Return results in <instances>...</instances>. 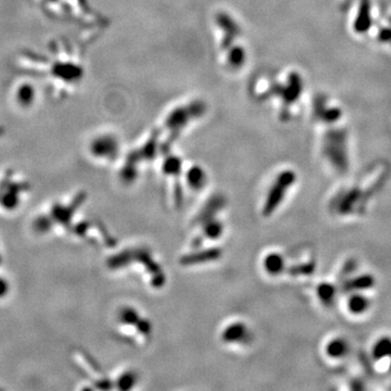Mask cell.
<instances>
[{
  "mask_svg": "<svg viewBox=\"0 0 391 391\" xmlns=\"http://www.w3.org/2000/svg\"><path fill=\"white\" fill-rule=\"evenodd\" d=\"M214 24L220 36V52L226 68L239 72L247 64V49L244 46L242 30L236 18L227 12H218Z\"/></svg>",
  "mask_w": 391,
  "mask_h": 391,
  "instance_id": "6da1fadb",
  "label": "cell"
},
{
  "mask_svg": "<svg viewBox=\"0 0 391 391\" xmlns=\"http://www.w3.org/2000/svg\"><path fill=\"white\" fill-rule=\"evenodd\" d=\"M375 280L373 276L370 275H362L358 278L353 280L350 282V289L351 290H356V292H363V290H368L370 289L374 286Z\"/></svg>",
  "mask_w": 391,
  "mask_h": 391,
  "instance_id": "9a60e30c",
  "label": "cell"
},
{
  "mask_svg": "<svg viewBox=\"0 0 391 391\" xmlns=\"http://www.w3.org/2000/svg\"><path fill=\"white\" fill-rule=\"evenodd\" d=\"M314 121L320 125L335 126L342 122L344 112L342 106L326 94H318L312 106Z\"/></svg>",
  "mask_w": 391,
  "mask_h": 391,
  "instance_id": "5b68a950",
  "label": "cell"
},
{
  "mask_svg": "<svg viewBox=\"0 0 391 391\" xmlns=\"http://www.w3.org/2000/svg\"><path fill=\"white\" fill-rule=\"evenodd\" d=\"M187 182L192 188H201L204 186V182L206 178V174L202 171V168L198 166H192L188 170L187 172Z\"/></svg>",
  "mask_w": 391,
  "mask_h": 391,
  "instance_id": "4fadbf2b",
  "label": "cell"
},
{
  "mask_svg": "<svg viewBox=\"0 0 391 391\" xmlns=\"http://www.w3.org/2000/svg\"><path fill=\"white\" fill-rule=\"evenodd\" d=\"M276 84L278 85V96L276 97L280 98V112L288 116L290 110L298 104L304 92V80L299 72L289 71L284 80H278Z\"/></svg>",
  "mask_w": 391,
  "mask_h": 391,
  "instance_id": "3957f363",
  "label": "cell"
},
{
  "mask_svg": "<svg viewBox=\"0 0 391 391\" xmlns=\"http://www.w3.org/2000/svg\"><path fill=\"white\" fill-rule=\"evenodd\" d=\"M204 104L200 102L186 104L173 109L164 120V128L172 136V140L184 132L187 126L202 116Z\"/></svg>",
  "mask_w": 391,
  "mask_h": 391,
  "instance_id": "277c9868",
  "label": "cell"
},
{
  "mask_svg": "<svg viewBox=\"0 0 391 391\" xmlns=\"http://www.w3.org/2000/svg\"><path fill=\"white\" fill-rule=\"evenodd\" d=\"M90 152L99 161H112L118 154V138L106 133L96 136L90 144Z\"/></svg>",
  "mask_w": 391,
  "mask_h": 391,
  "instance_id": "52a82bcc",
  "label": "cell"
},
{
  "mask_svg": "<svg viewBox=\"0 0 391 391\" xmlns=\"http://www.w3.org/2000/svg\"><path fill=\"white\" fill-rule=\"evenodd\" d=\"M318 294L324 304L330 306L336 298V289L330 284H323V285H320Z\"/></svg>",
  "mask_w": 391,
  "mask_h": 391,
  "instance_id": "5bb4252c",
  "label": "cell"
},
{
  "mask_svg": "<svg viewBox=\"0 0 391 391\" xmlns=\"http://www.w3.org/2000/svg\"><path fill=\"white\" fill-rule=\"evenodd\" d=\"M326 133L322 140L323 156L337 171H346L349 166L348 132L335 126H326Z\"/></svg>",
  "mask_w": 391,
  "mask_h": 391,
  "instance_id": "7a4b0ae2",
  "label": "cell"
},
{
  "mask_svg": "<svg viewBox=\"0 0 391 391\" xmlns=\"http://www.w3.org/2000/svg\"><path fill=\"white\" fill-rule=\"evenodd\" d=\"M36 97V92L34 86L28 83H22L18 85L14 90V99L18 106L21 108L28 109L33 106Z\"/></svg>",
  "mask_w": 391,
  "mask_h": 391,
  "instance_id": "ba28073f",
  "label": "cell"
},
{
  "mask_svg": "<svg viewBox=\"0 0 391 391\" xmlns=\"http://www.w3.org/2000/svg\"><path fill=\"white\" fill-rule=\"evenodd\" d=\"M346 306H348V310L351 314L363 315L370 308L372 302L366 296L362 294H356L351 296Z\"/></svg>",
  "mask_w": 391,
  "mask_h": 391,
  "instance_id": "9c48e42d",
  "label": "cell"
},
{
  "mask_svg": "<svg viewBox=\"0 0 391 391\" xmlns=\"http://www.w3.org/2000/svg\"><path fill=\"white\" fill-rule=\"evenodd\" d=\"M284 266H285V260L280 254L272 252L264 258L263 268L270 276L280 275L284 270Z\"/></svg>",
  "mask_w": 391,
  "mask_h": 391,
  "instance_id": "30bf717a",
  "label": "cell"
},
{
  "mask_svg": "<svg viewBox=\"0 0 391 391\" xmlns=\"http://www.w3.org/2000/svg\"><path fill=\"white\" fill-rule=\"evenodd\" d=\"M7 285H6V282H4L2 280H0V297H2V296L7 292Z\"/></svg>",
  "mask_w": 391,
  "mask_h": 391,
  "instance_id": "2e32d148",
  "label": "cell"
},
{
  "mask_svg": "<svg viewBox=\"0 0 391 391\" xmlns=\"http://www.w3.org/2000/svg\"><path fill=\"white\" fill-rule=\"evenodd\" d=\"M296 180H297V175L290 170H286V171H282L277 175L273 182V186L268 188L266 202L264 204V212L268 214L274 212L276 210L275 208L282 204L284 201L282 199L286 196V192L294 185Z\"/></svg>",
  "mask_w": 391,
  "mask_h": 391,
  "instance_id": "8992f818",
  "label": "cell"
},
{
  "mask_svg": "<svg viewBox=\"0 0 391 391\" xmlns=\"http://www.w3.org/2000/svg\"><path fill=\"white\" fill-rule=\"evenodd\" d=\"M326 354L334 360H340L349 352V344L342 338H335L326 344Z\"/></svg>",
  "mask_w": 391,
  "mask_h": 391,
  "instance_id": "8fae6325",
  "label": "cell"
},
{
  "mask_svg": "<svg viewBox=\"0 0 391 391\" xmlns=\"http://www.w3.org/2000/svg\"><path fill=\"white\" fill-rule=\"evenodd\" d=\"M373 356L375 360L391 358V339L382 338L380 342H377L373 349Z\"/></svg>",
  "mask_w": 391,
  "mask_h": 391,
  "instance_id": "7c38bea8",
  "label": "cell"
}]
</instances>
